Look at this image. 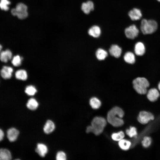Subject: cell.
<instances>
[{
    "mask_svg": "<svg viewBox=\"0 0 160 160\" xmlns=\"http://www.w3.org/2000/svg\"><path fill=\"white\" fill-rule=\"evenodd\" d=\"M19 133V131L15 128H10L7 132V138L10 142H14L17 139Z\"/></svg>",
    "mask_w": 160,
    "mask_h": 160,
    "instance_id": "obj_12",
    "label": "cell"
},
{
    "mask_svg": "<svg viewBox=\"0 0 160 160\" xmlns=\"http://www.w3.org/2000/svg\"><path fill=\"white\" fill-rule=\"evenodd\" d=\"M124 112L122 109L116 106L111 109L108 112L107 115V121L108 122L114 127H120L122 126L124 121L122 119Z\"/></svg>",
    "mask_w": 160,
    "mask_h": 160,
    "instance_id": "obj_1",
    "label": "cell"
},
{
    "mask_svg": "<svg viewBox=\"0 0 160 160\" xmlns=\"http://www.w3.org/2000/svg\"><path fill=\"white\" fill-rule=\"evenodd\" d=\"M158 1L160 2V0H157Z\"/></svg>",
    "mask_w": 160,
    "mask_h": 160,
    "instance_id": "obj_36",
    "label": "cell"
},
{
    "mask_svg": "<svg viewBox=\"0 0 160 160\" xmlns=\"http://www.w3.org/2000/svg\"><path fill=\"white\" fill-rule=\"evenodd\" d=\"M94 5L91 1L88 0L83 2L81 5V9L83 12L86 14H89L94 9Z\"/></svg>",
    "mask_w": 160,
    "mask_h": 160,
    "instance_id": "obj_10",
    "label": "cell"
},
{
    "mask_svg": "<svg viewBox=\"0 0 160 160\" xmlns=\"http://www.w3.org/2000/svg\"><path fill=\"white\" fill-rule=\"evenodd\" d=\"M13 70L11 67L4 66L1 70V76L4 79H10L12 76Z\"/></svg>",
    "mask_w": 160,
    "mask_h": 160,
    "instance_id": "obj_11",
    "label": "cell"
},
{
    "mask_svg": "<svg viewBox=\"0 0 160 160\" xmlns=\"http://www.w3.org/2000/svg\"><path fill=\"white\" fill-rule=\"evenodd\" d=\"M10 4V2L8 0H1L0 8L2 10L7 11L9 9L8 6Z\"/></svg>",
    "mask_w": 160,
    "mask_h": 160,
    "instance_id": "obj_30",
    "label": "cell"
},
{
    "mask_svg": "<svg viewBox=\"0 0 160 160\" xmlns=\"http://www.w3.org/2000/svg\"><path fill=\"white\" fill-rule=\"evenodd\" d=\"M22 60V57L19 55H17L12 58V63L14 66H18L21 65Z\"/></svg>",
    "mask_w": 160,
    "mask_h": 160,
    "instance_id": "obj_29",
    "label": "cell"
},
{
    "mask_svg": "<svg viewBox=\"0 0 160 160\" xmlns=\"http://www.w3.org/2000/svg\"><path fill=\"white\" fill-rule=\"evenodd\" d=\"M118 145L121 149L123 150L127 151L131 146V143L129 140L123 139L119 141Z\"/></svg>",
    "mask_w": 160,
    "mask_h": 160,
    "instance_id": "obj_20",
    "label": "cell"
},
{
    "mask_svg": "<svg viewBox=\"0 0 160 160\" xmlns=\"http://www.w3.org/2000/svg\"><path fill=\"white\" fill-rule=\"evenodd\" d=\"M128 15L130 19L133 21L140 20L142 16V12L139 9L134 8L130 10Z\"/></svg>",
    "mask_w": 160,
    "mask_h": 160,
    "instance_id": "obj_8",
    "label": "cell"
},
{
    "mask_svg": "<svg viewBox=\"0 0 160 160\" xmlns=\"http://www.w3.org/2000/svg\"><path fill=\"white\" fill-rule=\"evenodd\" d=\"M139 30L134 24L126 28L124 30L126 37L129 39H134L138 36Z\"/></svg>",
    "mask_w": 160,
    "mask_h": 160,
    "instance_id": "obj_7",
    "label": "cell"
},
{
    "mask_svg": "<svg viewBox=\"0 0 160 160\" xmlns=\"http://www.w3.org/2000/svg\"><path fill=\"white\" fill-rule=\"evenodd\" d=\"M109 52L112 56L118 58L121 55L122 50L118 45L114 44L111 46L109 49Z\"/></svg>",
    "mask_w": 160,
    "mask_h": 160,
    "instance_id": "obj_15",
    "label": "cell"
},
{
    "mask_svg": "<svg viewBox=\"0 0 160 160\" xmlns=\"http://www.w3.org/2000/svg\"><path fill=\"white\" fill-rule=\"evenodd\" d=\"M4 133L3 130L0 129V142L3 139Z\"/></svg>",
    "mask_w": 160,
    "mask_h": 160,
    "instance_id": "obj_33",
    "label": "cell"
},
{
    "mask_svg": "<svg viewBox=\"0 0 160 160\" xmlns=\"http://www.w3.org/2000/svg\"><path fill=\"white\" fill-rule=\"evenodd\" d=\"M55 127L54 123L52 121L48 120L46 122L44 127L43 130L45 133L49 134L53 131Z\"/></svg>",
    "mask_w": 160,
    "mask_h": 160,
    "instance_id": "obj_19",
    "label": "cell"
},
{
    "mask_svg": "<svg viewBox=\"0 0 160 160\" xmlns=\"http://www.w3.org/2000/svg\"><path fill=\"white\" fill-rule=\"evenodd\" d=\"M11 12L12 15L17 16L20 19H24L28 16L27 6L21 3L17 4L16 7L11 10Z\"/></svg>",
    "mask_w": 160,
    "mask_h": 160,
    "instance_id": "obj_5",
    "label": "cell"
},
{
    "mask_svg": "<svg viewBox=\"0 0 160 160\" xmlns=\"http://www.w3.org/2000/svg\"><path fill=\"white\" fill-rule=\"evenodd\" d=\"M146 94L147 98L152 102L156 101L160 96L158 90L155 88L150 89L147 91Z\"/></svg>",
    "mask_w": 160,
    "mask_h": 160,
    "instance_id": "obj_9",
    "label": "cell"
},
{
    "mask_svg": "<svg viewBox=\"0 0 160 160\" xmlns=\"http://www.w3.org/2000/svg\"><path fill=\"white\" fill-rule=\"evenodd\" d=\"M35 151L39 156L44 157L47 153L48 149L45 145L42 143H38Z\"/></svg>",
    "mask_w": 160,
    "mask_h": 160,
    "instance_id": "obj_17",
    "label": "cell"
},
{
    "mask_svg": "<svg viewBox=\"0 0 160 160\" xmlns=\"http://www.w3.org/2000/svg\"><path fill=\"white\" fill-rule=\"evenodd\" d=\"M15 76L16 79L22 80H25L28 77V75L26 71L24 70L20 69L16 71Z\"/></svg>",
    "mask_w": 160,
    "mask_h": 160,
    "instance_id": "obj_22",
    "label": "cell"
},
{
    "mask_svg": "<svg viewBox=\"0 0 160 160\" xmlns=\"http://www.w3.org/2000/svg\"><path fill=\"white\" fill-rule=\"evenodd\" d=\"M12 52L9 49L2 51L0 53V60L3 62H7L12 58Z\"/></svg>",
    "mask_w": 160,
    "mask_h": 160,
    "instance_id": "obj_16",
    "label": "cell"
},
{
    "mask_svg": "<svg viewBox=\"0 0 160 160\" xmlns=\"http://www.w3.org/2000/svg\"><path fill=\"white\" fill-rule=\"evenodd\" d=\"M125 135L122 131H120L117 133H114L111 135L112 139L115 141H119L124 138Z\"/></svg>",
    "mask_w": 160,
    "mask_h": 160,
    "instance_id": "obj_26",
    "label": "cell"
},
{
    "mask_svg": "<svg viewBox=\"0 0 160 160\" xmlns=\"http://www.w3.org/2000/svg\"><path fill=\"white\" fill-rule=\"evenodd\" d=\"M25 92L28 95H34L37 92V90L35 87L32 85L28 86L25 88Z\"/></svg>",
    "mask_w": 160,
    "mask_h": 160,
    "instance_id": "obj_28",
    "label": "cell"
},
{
    "mask_svg": "<svg viewBox=\"0 0 160 160\" xmlns=\"http://www.w3.org/2000/svg\"><path fill=\"white\" fill-rule=\"evenodd\" d=\"M56 159L57 160H65L66 159V155L63 152L59 151L56 155Z\"/></svg>",
    "mask_w": 160,
    "mask_h": 160,
    "instance_id": "obj_32",
    "label": "cell"
},
{
    "mask_svg": "<svg viewBox=\"0 0 160 160\" xmlns=\"http://www.w3.org/2000/svg\"><path fill=\"white\" fill-rule=\"evenodd\" d=\"M133 87L135 91L140 95H144L147 92V88L150 85L148 80L145 78L138 77L132 82Z\"/></svg>",
    "mask_w": 160,
    "mask_h": 160,
    "instance_id": "obj_3",
    "label": "cell"
},
{
    "mask_svg": "<svg viewBox=\"0 0 160 160\" xmlns=\"http://www.w3.org/2000/svg\"><path fill=\"white\" fill-rule=\"evenodd\" d=\"M100 27L97 25H93L88 30V33L90 36L94 38L98 37L101 34Z\"/></svg>",
    "mask_w": 160,
    "mask_h": 160,
    "instance_id": "obj_13",
    "label": "cell"
},
{
    "mask_svg": "<svg viewBox=\"0 0 160 160\" xmlns=\"http://www.w3.org/2000/svg\"><path fill=\"white\" fill-rule=\"evenodd\" d=\"M97 58L99 60H104L108 55L107 52L101 48L98 49L96 52Z\"/></svg>",
    "mask_w": 160,
    "mask_h": 160,
    "instance_id": "obj_25",
    "label": "cell"
},
{
    "mask_svg": "<svg viewBox=\"0 0 160 160\" xmlns=\"http://www.w3.org/2000/svg\"><path fill=\"white\" fill-rule=\"evenodd\" d=\"M2 46L0 44V53H1V50L2 49Z\"/></svg>",
    "mask_w": 160,
    "mask_h": 160,
    "instance_id": "obj_35",
    "label": "cell"
},
{
    "mask_svg": "<svg viewBox=\"0 0 160 160\" xmlns=\"http://www.w3.org/2000/svg\"><path fill=\"white\" fill-rule=\"evenodd\" d=\"M106 124V121L104 118L95 117L92 119L91 125L87 127L86 132L87 133L91 132L95 135H99L103 132Z\"/></svg>",
    "mask_w": 160,
    "mask_h": 160,
    "instance_id": "obj_2",
    "label": "cell"
},
{
    "mask_svg": "<svg viewBox=\"0 0 160 160\" xmlns=\"http://www.w3.org/2000/svg\"><path fill=\"white\" fill-rule=\"evenodd\" d=\"M124 58L126 62L129 64H133L135 61V57L134 54L130 52H127L125 54Z\"/></svg>",
    "mask_w": 160,
    "mask_h": 160,
    "instance_id": "obj_21",
    "label": "cell"
},
{
    "mask_svg": "<svg viewBox=\"0 0 160 160\" xmlns=\"http://www.w3.org/2000/svg\"><path fill=\"white\" fill-rule=\"evenodd\" d=\"M151 139L150 137L148 136L145 137L142 141V145L145 148H148L151 145Z\"/></svg>",
    "mask_w": 160,
    "mask_h": 160,
    "instance_id": "obj_31",
    "label": "cell"
},
{
    "mask_svg": "<svg viewBox=\"0 0 160 160\" xmlns=\"http://www.w3.org/2000/svg\"><path fill=\"white\" fill-rule=\"evenodd\" d=\"M126 134L130 137H135L137 135L136 128L134 127H130L129 129L126 130Z\"/></svg>",
    "mask_w": 160,
    "mask_h": 160,
    "instance_id": "obj_27",
    "label": "cell"
},
{
    "mask_svg": "<svg viewBox=\"0 0 160 160\" xmlns=\"http://www.w3.org/2000/svg\"><path fill=\"white\" fill-rule=\"evenodd\" d=\"M158 27L157 23L155 20L144 19L141 21L140 29L143 34H149L155 32L157 30Z\"/></svg>",
    "mask_w": 160,
    "mask_h": 160,
    "instance_id": "obj_4",
    "label": "cell"
},
{
    "mask_svg": "<svg viewBox=\"0 0 160 160\" xmlns=\"http://www.w3.org/2000/svg\"><path fill=\"white\" fill-rule=\"evenodd\" d=\"M10 152L7 149H0V160H9L12 159Z\"/></svg>",
    "mask_w": 160,
    "mask_h": 160,
    "instance_id": "obj_18",
    "label": "cell"
},
{
    "mask_svg": "<svg viewBox=\"0 0 160 160\" xmlns=\"http://www.w3.org/2000/svg\"><path fill=\"white\" fill-rule=\"evenodd\" d=\"M135 54L138 56H142L145 53V48L144 44L141 42H138L135 44L134 48Z\"/></svg>",
    "mask_w": 160,
    "mask_h": 160,
    "instance_id": "obj_14",
    "label": "cell"
},
{
    "mask_svg": "<svg viewBox=\"0 0 160 160\" xmlns=\"http://www.w3.org/2000/svg\"><path fill=\"white\" fill-rule=\"evenodd\" d=\"M154 118L153 115L151 113L142 111L140 112L137 119L140 123L144 124L148 123L150 121L153 120Z\"/></svg>",
    "mask_w": 160,
    "mask_h": 160,
    "instance_id": "obj_6",
    "label": "cell"
},
{
    "mask_svg": "<svg viewBox=\"0 0 160 160\" xmlns=\"http://www.w3.org/2000/svg\"><path fill=\"white\" fill-rule=\"evenodd\" d=\"M158 88L159 90L160 91V81L159 82L158 84Z\"/></svg>",
    "mask_w": 160,
    "mask_h": 160,
    "instance_id": "obj_34",
    "label": "cell"
},
{
    "mask_svg": "<svg viewBox=\"0 0 160 160\" xmlns=\"http://www.w3.org/2000/svg\"><path fill=\"white\" fill-rule=\"evenodd\" d=\"M89 104L92 108L96 109H98L100 107L101 102L97 98L93 97L89 100Z\"/></svg>",
    "mask_w": 160,
    "mask_h": 160,
    "instance_id": "obj_23",
    "label": "cell"
},
{
    "mask_svg": "<svg viewBox=\"0 0 160 160\" xmlns=\"http://www.w3.org/2000/svg\"><path fill=\"white\" fill-rule=\"evenodd\" d=\"M39 105L36 100L33 98H31L28 100L26 105L27 107L30 110H36Z\"/></svg>",
    "mask_w": 160,
    "mask_h": 160,
    "instance_id": "obj_24",
    "label": "cell"
}]
</instances>
